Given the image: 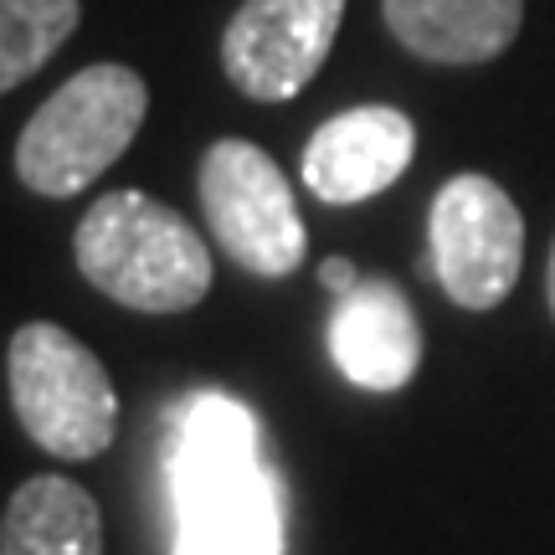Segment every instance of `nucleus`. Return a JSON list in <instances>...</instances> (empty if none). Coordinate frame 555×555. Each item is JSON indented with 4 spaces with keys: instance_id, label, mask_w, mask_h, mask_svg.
<instances>
[{
    "instance_id": "13",
    "label": "nucleus",
    "mask_w": 555,
    "mask_h": 555,
    "mask_svg": "<svg viewBox=\"0 0 555 555\" xmlns=\"http://www.w3.org/2000/svg\"><path fill=\"white\" fill-rule=\"evenodd\" d=\"M319 283L339 298V294H350V288H356L360 273H356V262H350V258H324V262H319Z\"/></svg>"
},
{
    "instance_id": "10",
    "label": "nucleus",
    "mask_w": 555,
    "mask_h": 555,
    "mask_svg": "<svg viewBox=\"0 0 555 555\" xmlns=\"http://www.w3.org/2000/svg\"><path fill=\"white\" fill-rule=\"evenodd\" d=\"M380 16L412 57L474 67L509 52L525 0H380Z\"/></svg>"
},
{
    "instance_id": "14",
    "label": "nucleus",
    "mask_w": 555,
    "mask_h": 555,
    "mask_svg": "<svg viewBox=\"0 0 555 555\" xmlns=\"http://www.w3.org/2000/svg\"><path fill=\"white\" fill-rule=\"evenodd\" d=\"M545 298H551V314H555V247H551V268H545Z\"/></svg>"
},
{
    "instance_id": "5",
    "label": "nucleus",
    "mask_w": 555,
    "mask_h": 555,
    "mask_svg": "<svg viewBox=\"0 0 555 555\" xmlns=\"http://www.w3.org/2000/svg\"><path fill=\"white\" fill-rule=\"evenodd\" d=\"M206 227L242 273L288 278L304 262L309 232L294 206L288 176L253 139H217L201 159Z\"/></svg>"
},
{
    "instance_id": "9",
    "label": "nucleus",
    "mask_w": 555,
    "mask_h": 555,
    "mask_svg": "<svg viewBox=\"0 0 555 555\" xmlns=\"http://www.w3.org/2000/svg\"><path fill=\"white\" fill-rule=\"evenodd\" d=\"M330 356L365 391H401L422 365V330L391 278H360L330 314Z\"/></svg>"
},
{
    "instance_id": "12",
    "label": "nucleus",
    "mask_w": 555,
    "mask_h": 555,
    "mask_svg": "<svg viewBox=\"0 0 555 555\" xmlns=\"http://www.w3.org/2000/svg\"><path fill=\"white\" fill-rule=\"evenodd\" d=\"M78 21L82 0H0V93L41 73Z\"/></svg>"
},
{
    "instance_id": "11",
    "label": "nucleus",
    "mask_w": 555,
    "mask_h": 555,
    "mask_svg": "<svg viewBox=\"0 0 555 555\" xmlns=\"http://www.w3.org/2000/svg\"><path fill=\"white\" fill-rule=\"evenodd\" d=\"M0 555H103L93 494L62 474L26 478L0 515Z\"/></svg>"
},
{
    "instance_id": "3",
    "label": "nucleus",
    "mask_w": 555,
    "mask_h": 555,
    "mask_svg": "<svg viewBox=\"0 0 555 555\" xmlns=\"http://www.w3.org/2000/svg\"><path fill=\"white\" fill-rule=\"evenodd\" d=\"M150 88L124 62H93L41 103L16 139V176L47 201L82 196L134 144Z\"/></svg>"
},
{
    "instance_id": "2",
    "label": "nucleus",
    "mask_w": 555,
    "mask_h": 555,
    "mask_svg": "<svg viewBox=\"0 0 555 555\" xmlns=\"http://www.w3.org/2000/svg\"><path fill=\"white\" fill-rule=\"evenodd\" d=\"M78 273L139 314H185L211 294V253L176 206L144 191H108L73 232Z\"/></svg>"
},
{
    "instance_id": "8",
    "label": "nucleus",
    "mask_w": 555,
    "mask_h": 555,
    "mask_svg": "<svg viewBox=\"0 0 555 555\" xmlns=\"http://www.w3.org/2000/svg\"><path fill=\"white\" fill-rule=\"evenodd\" d=\"M416 155V124L391 103H360L324 119L304 144V185L324 206H356L406 176Z\"/></svg>"
},
{
    "instance_id": "4",
    "label": "nucleus",
    "mask_w": 555,
    "mask_h": 555,
    "mask_svg": "<svg viewBox=\"0 0 555 555\" xmlns=\"http://www.w3.org/2000/svg\"><path fill=\"white\" fill-rule=\"evenodd\" d=\"M11 406L41 453L82 463L119 433V397L103 360L62 324H21L11 335Z\"/></svg>"
},
{
    "instance_id": "7",
    "label": "nucleus",
    "mask_w": 555,
    "mask_h": 555,
    "mask_svg": "<svg viewBox=\"0 0 555 555\" xmlns=\"http://www.w3.org/2000/svg\"><path fill=\"white\" fill-rule=\"evenodd\" d=\"M345 0H242L221 31V67L258 103L298 99L324 67Z\"/></svg>"
},
{
    "instance_id": "6",
    "label": "nucleus",
    "mask_w": 555,
    "mask_h": 555,
    "mask_svg": "<svg viewBox=\"0 0 555 555\" xmlns=\"http://www.w3.org/2000/svg\"><path fill=\"white\" fill-rule=\"evenodd\" d=\"M433 273L457 309H499L525 268V217L489 176H453L427 217Z\"/></svg>"
},
{
    "instance_id": "1",
    "label": "nucleus",
    "mask_w": 555,
    "mask_h": 555,
    "mask_svg": "<svg viewBox=\"0 0 555 555\" xmlns=\"http://www.w3.org/2000/svg\"><path fill=\"white\" fill-rule=\"evenodd\" d=\"M170 555H283V483L258 442V416L221 391L180 401L170 442Z\"/></svg>"
}]
</instances>
